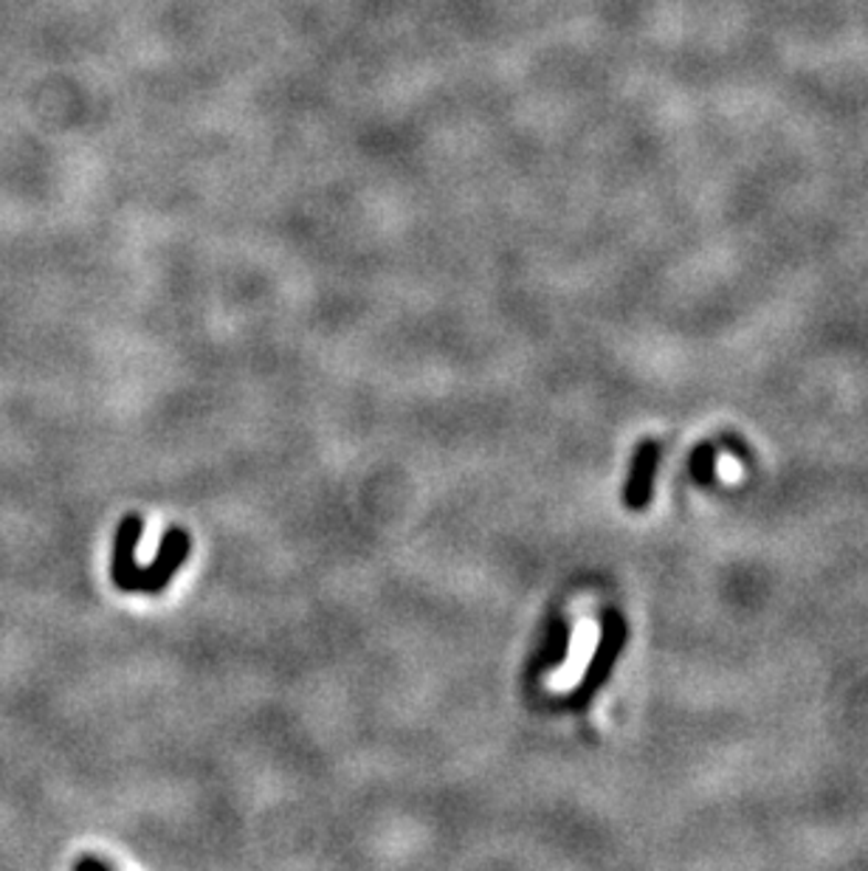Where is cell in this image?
Segmentation results:
<instances>
[{
	"label": "cell",
	"instance_id": "6da1fadb",
	"mask_svg": "<svg viewBox=\"0 0 868 871\" xmlns=\"http://www.w3.org/2000/svg\"><path fill=\"white\" fill-rule=\"evenodd\" d=\"M141 533H145V522L139 516H125L119 522L110 576H114L116 587L125 589V592H161V589H167L170 578L176 576L178 567L189 558L192 539L181 527H170L161 545H158L156 562L150 567H139L136 565V547H139Z\"/></svg>",
	"mask_w": 868,
	"mask_h": 871
},
{
	"label": "cell",
	"instance_id": "3957f363",
	"mask_svg": "<svg viewBox=\"0 0 868 871\" xmlns=\"http://www.w3.org/2000/svg\"><path fill=\"white\" fill-rule=\"evenodd\" d=\"M621 643H623V627H621V618L617 615H606V623H604V638H601V646L595 649V658H592L590 663V671H586V680L581 683V694L579 696H586L592 694V689L601 683V680L610 674L612 663H615L617 652H621Z\"/></svg>",
	"mask_w": 868,
	"mask_h": 871
},
{
	"label": "cell",
	"instance_id": "7a4b0ae2",
	"mask_svg": "<svg viewBox=\"0 0 868 871\" xmlns=\"http://www.w3.org/2000/svg\"><path fill=\"white\" fill-rule=\"evenodd\" d=\"M657 460H660V449H657L655 440H643L641 449L635 452V460H632L629 483H626V494H623L629 508H646L648 496H652V483H655Z\"/></svg>",
	"mask_w": 868,
	"mask_h": 871
},
{
	"label": "cell",
	"instance_id": "277c9868",
	"mask_svg": "<svg viewBox=\"0 0 868 871\" xmlns=\"http://www.w3.org/2000/svg\"><path fill=\"white\" fill-rule=\"evenodd\" d=\"M691 474L697 483H711L713 476V449L711 445H699L691 460Z\"/></svg>",
	"mask_w": 868,
	"mask_h": 871
},
{
	"label": "cell",
	"instance_id": "5b68a950",
	"mask_svg": "<svg viewBox=\"0 0 868 871\" xmlns=\"http://www.w3.org/2000/svg\"><path fill=\"white\" fill-rule=\"evenodd\" d=\"M719 474L724 476V480H737L739 476V463L733 458H724L722 463H719Z\"/></svg>",
	"mask_w": 868,
	"mask_h": 871
}]
</instances>
